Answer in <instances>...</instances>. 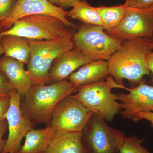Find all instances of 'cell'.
I'll return each mask as SVG.
<instances>
[{
    "label": "cell",
    "instance_id": "cell-1",
    "mask_svg": "<svg viewBox=\"0 0 153 153\" xmlns=\"http://www.w3.org/2000/svg\"><path fill=\"white\" fill-rule=\"evenodd\" d=\"M153 50L151 39L140 38L125 41L107 61L110 75L121 85H123L124 79L138 84L144 76L150 75L146 58Z\"/></svg>",
    "mask_w": 153,
    "mask_h": 153
},
{
    "label": "cell",
    "instance_id": "cell-2",
    "mask_svg": "<svg viewBox=\"0 0 153 153\" xmlns=\"http://www.w3.org/2000/svg\"><path fill=\"white\" fill-rule=\"evenodd\" d=\"M77 88L68 80L32 85L25 96L22 109L31 122L49 123L57 104L64 98L76 92Z\"/></svg>",
    "mask_w": 153,
    "mask_h": 153
},
{
    "label": "cell",
    "instance_id": "cell-3",
    "mask_svg": "<svg viewBox=\"0 0 153 153\" xmlns=\"http://www.w3.org/2000/svg\"><path fill=\"white\" fill-rule=\"evenodd\" d=\"M118 88L128 90V88L116 82L111 75L99 82L80 85L76 93L71 95L82 102L94 114L98 115L106 121H112L121 109L117 102V95L111 90Z\"/></svg>",
    "mask_w": 153,
    "mask_h": 153
},
{
    "label": "cell",
    "instance_id": "cell-4",
    "mask_svg": "<svg viewBox=\"0 0 153 153\" xmlns=\"http://www.w3.org/2000/svg\"><path fill=\"white\" fill-rule=\"evenodd\" d=\"M73 29L54 16L31 15L17 20L10 29L0 33V36L10 35L37 41L73 39Z\"/></svg>",
    "mask_w": 153,
    "mask_h": 153
},
{
    "label": "cell",
    "instance_id": "cell-5",
    "mask_svg": "<svg viewBox=\"0 0 153 153\" xmlns=\"http://www.w3.org/2000/svg\"><path fill=\"white\" fill-rule=\"evenodd\" d=\"M27 41L30 57L27 72L33 85L47 82L54 61L75 47L73 39L69 38Z\"/></svg>",
    "mask_w": 153,
    "mask_h": 153
},
{
    "label": "cell",
    "instance_id": "cell-6",
    "mask_svg": "<svg viewBox=\"0 0 153 153\" xmlns=\"http://www.w3.org/2000/svg\"><path fill=\"white\" fill-rule=\"evenodd\" d=\"M73 41L74 47L91 61H108L123 43L110 36L102 26L84 24L74 33Z\"/></svg>",
    "mask_w": 153,
    "mask_h": 153
},
{
    "label": "cell",
    "instance_id": "cell-7",
    "mask_svg": "<svg viewBox=\"0 0 153 153\" xmlns=\"http://www.w3.org/2000/svg\"><path fill=\"white\" fill-rule=\"evenodd\" d=\"M94 113L70 95L57 105L49 125L60 133L82 132Z\"/></svg>",
    "mask_w": 153,
    "mask_h": 153
},
{
    "label": "cell",
    "instance_id": "cell-8",
    "mask_svg": "<svg viewBox=\"0 0 153 153\" xmlns=\"http://www.w3.org/2000/svg\"><path fill=\"white\" fill-rule=\"evenodd\" d=\"M86 126V149L93 153H120L126 137L123 132L109 126L106 121L96 114Z\"/></svg>",
    "mask_w": 153,
    "mask_h": 153
},
{
    "label": "cell",
    "instance_id": "cell-9",
    "mask_svg": "<svg viewBox=\"0 0 153 153\" xmlns=\"http://www.w3.org/2000/svg\"><path fill=\"white\" fill-rule=\"evenodd\" d=\"M106 33L122 41L140 38L151 39L153 35V16L144 9L127 7L119 24Z\"/></svg>",
    "mask_w": 153,
    "mask_h": 153
},
{
    "label": "cell",
    "instance_id": "cell-10",
    "mask_svg": "<svg viewBox=\"0 0 153 153\" xmlns=\"http://www.w3.org/2000/svg\"><path fill=\"white\" fill-rule=\"evenodd\" d=\"M22 96L16 90L10 94V104L5 118L9 134L2 153H17L22 147V140L32 129V123L23 114L21 107Z\"/></svg>",
    "mask_w": 153,
    "mask_h": 153
},
{
    "label": "cell",
    "instance_id": "cell-11",
    "mask_svg": "<svg viewBox=\"0 0 153 153\" xmlns=\"http://www.w3.org/2000/svg\"><path fill=\"white\" fill-rule=\"evenodd\" d=\"M68 11L52 4L47 0H18L10 16L0 23L4 31L10 29L14 22L23 17L34 15H47L59 18L69 27L75 29L76 25L67 19Z\"/></svg>",
    "mask_w": 153,
    "mask_h": 153
},
{
    "label": "cell",
    "instance_id": "cell-12",
    "mask_svg": "<svg viewBox=\"0 0 153 153\" xmlns=\"http://www.w3.org/2000/svg\"><path fill=\"white\" fill-rule=\"evenodd\" d=\"M128 91V94H117L122 109L120 112L123 119L132 120L139 113L153 111V86L142 81Z\"/></svg>",
    "mask_w": 153,
    "mask_h": 153
},
{
    "label": "cell",
    "instance_id": "cell-13",
    "mask_svg": "<svg viewBox=\"0 0 153 153\" xmlns=\"http://www.w3.org/2000/svg\"><path fill=\"white\" fill-rule=\"evenodd\" d=\"M91 61L79 49L74 47L54 61L48 74L47 82L66 80L76 69Z\"/></svg>",
    "mask_w": 153,
    "mask_h": 153
},
{
    "label": "cell",
    "instance_id": "cell-14",
    "mask_svg": "<svg viewBox=\"0 0 153 153\" xmlns=\"http://www.w3.org/2000/svg\"><path fill=\"white\" fill-rule=\"evenodd\" d=\"M24 65L19 60L5 55L0 58V71L6 75L14 89L22 96H25L33 85Z\"/></svg>",
    "mask_w": 153,
    "mask_h": 153
},
{
    "label": "cell",
    "instance_id": "cell-15",
    "mask_svg": "<svg viewBox=\"0 0 153 153\" xmlns=\"http://www.w3.org/2000/svg\"><path fill=\"white\" fill-rule=\"evenodd\" d=\"M109 75L108 61L95 60L83 65L68 78L74 87L77 88L81 85L99 82Z\"/></svg>",
    "mask_w": 153,
    "mask_h": 153
},
{
    "label": "cell",
    "instance_id": "cell-16",
    "mask_svg": "<svg viewBox=\"0 0 153 153\" xmlns=\"http://www.w3.org/2000/svg\"><path fill=\"white\" fill-rule=\"evenodd\" d=\"M57 131L49 125L44 128L31 129L25 137L20 153H45Z\"/></svg>",
    "mask_w": 153,
    "mask_h": 153
},
{
    "label": "cell",
    "instance_id": "cell-17",
    "mask_svg": "<svg viewBox=\"0 0 153 153\" xmlns=\"http://www.w3.org/2000/svg\"><path fill=\"white\" fill-rule=\"evenodd\" d=\"M82 132H57L45 153H83L85 149Z\"/></svg>",
    "mask_w": 153,
    "mask_h": 153
},
{
    "label": "cell",
    "instance_id": "cell-18",
    "mask_svg": "<svg viewBox=\"0 0 153 153\" xmlns=\"http://www.w3.org/2000/svg\"><path fill=\"white\" fill-rule=\"evenodd\" d=\"M1 37L4 55L28 64L30 59V49L27 39L10 35Z\"/></svg>",
    "mask_w": 153,
    "mask_h": 153
},
{
    "label": "cell",
    "instance_id": "cell-19",
    "mask_svg": "<svg viewBox=\"0 0 153 153\" xmlns=\"http://www.w3.org/2000/svg\"><path fill=\"white\" fill-rule=\"evenodd\" d=\"M67 17L78 20L86 25L102 26V21L97 8L91 6L85 1L74 3Z\"/></svg>",
    "mask_w": 153,
    "mask_h": 153
},
{
    "label": "cell",
    "instance_id": "cell-20",
    "mask_svg": "<svg viewBox=\"0 0 153 153\" xmlns=\"http://www.w3.org/2000/svg\"><path fill=\"white\" fill-rule=\"evenodd\" d=\"M127 7L124 4L111 7H97L105 30L108 31L119 24L124 16Z\"/></svg>",
    "mask_w": 153,
    "mask_h": 153
},
{
    "label": "cell",
    "instance_id": "cell-21",
    "mask_svg": "<svg viewBox=\"0 0 153 153\" xmlns=\"http://www.w3.org/2000/svg\"><path fill=\"white\" fill-rule=\"evenodd\" d=\"M144 140V139H140L137 136H126L120 153H151L143 146Z\"/></svg>",
    "mask_w": 153,
    "mask_h": 153
},
{
    "label": "cell",
    "instance_id": "cell-22",
    "mask_svg": "<svg viewBox=\"0 0 153 153\" xmlns=\"http://www.w3.org/2000/svg\"><path fill=\"white\" fill-rule=\"evenodd\" d=\"M18 0H0V23L10 16Z\"/></svg>",
    "mask_w": 153,
    "mask_h": 153
},
{
    "label": "cell",
    "instance_id": "cell-23",
    "mask_svg": "<svg viewBox=\"0 0 153 153\" xmlns=\"http://www.w3.org/2000/svg\"><path fill=\"white\" fill-rule=\"evenodd\" d=\"M14 90L7 77L0 71V97L10 96Z\"/></svg>",
    "mask_w": 153,
    "mask_h": 153
},
{
    "label": "cell",
    "instance_id": "cell-24",
    "mask_svg": "<svg viewBox=\"0 0 153 153\" xmlns=\"http://www.w3.org/2000/svg\"><path fill=\"white\" fill-rule=\"evenodd\" d=\"M124 4L129 7L146 9L153 4V0H126Z\"/></svg>",
    "mask_w": 153,
    "mask_h": 153
},
{
    "label": "cell",
    "instance_id": "cell-25",
    "mask_svg": "<svg viewBox=\"0 0 153 153\" xmlns=\"http://www.w3.org/2000/svg\"><path fill=\"white\" fill-rule=\"evenodd\" d=\"M10 104V96L0 97V121L5 118Z\"/></svg>",
    "mask_w": 153,
    "mask_h": 153
},
{
    "label": "cell",
    "instance_id": "cell-26",
    "mask_svg": "<svg viewBox=\"0 0 153 153\" xmlns=\"http://www.w3.org/2000/svg\"><path fill=\"white\" fill-rule=\"evenodd\" d=\"M7 129V122L5 118L0 121V153L2 152L6 145L7 140H4L3 137Z\"/></svg>",
    "mask_w": 153,
    "mask_h": 153
},
{
    "label": "cell",
    "instance_id": "cell-27",
    "mask_svg": "<svg viewBox=\"0 0 153 153\" xmlns=\"http://www.w3.org/2000/svg\"><path fill=\"white\" fill-rule=\"evenodd\" d=\"M52 4L64 9L72 7L76 2L85 0H47Z\"/></svg>",
    "mask_w": 153,
    "mask_h": 153
},
{
    "label": "cell",
    "instance_id": "cell-28",
    "mask_svg": "<svg viewBox=\"0 0 153 153\" xmlns=\"http://www.w3.org/2000/svg\"><path fill=\"white\" fill-rule=\"evenodd\" d=\"M141 120H146L149 121L153 128V111L139 113L134 115L132 120L137 122Z\"/></svg>",
    "mask_w": 153,
    "mask_h": 153
},
{
    "label": "cell",
    "instance_id": "cell-29",
    "mask_svg": "<svg viewBox=\"0 0 153 153\" xmlns=\"http://www.w3.org/2000/svg\"><path fill=\"white\" fill-rule=\"evenodd\" d=\"M147 65L150 71H152L153 74V51L150 52L147 55L146 58Z\"/></svg>",
    "mask_w": 153,
    "mask_h": 153
},
{
    "label": "cell",
    "instance_id": "cell-30",
    "mask_svg": "<svg viewBox=\"0 0 153 153\" xmlns=\"http://www.w3.org/2000/svg\"><path fill=\"white\" fill-rule=\"evenodd\" d=\"M3 54H4V51L2 44V37L0 36V56H1Z\"/></svg>",
    "mask_w": 153,
    "mask_h": 153
},
{
    "label": "cell",
    "instance_id": "cell-31",
    "mask_svg": "<svg viewBox=\"0 0 153 153\" xmlns=\"http://www.w3.org/2000/svg\"><path fill=\"white\" fill-rule=\"evenodd\" d=\"M143 9H144L145 10L147 11L148 12H149L150 13L152 14L153 16V4L152 5L150 6L149 7L147 8Z\"/></svg>",
    "mask_w": 153,
    "mask_h": 153
},
{
    "label": "cell",
    "instance_id": "cell-32",
    "mask_svg": "<svg viewBox=\"0 0 153 153\" xmlns=\"http://www.w3.org/2000/svg\"><path fill=\"white\" fill-rule=\"evenodd\" d=\"M83 153H93L92 152H91L90 151L86 149H85V152H84Z\"/></svg>",
    "mask_w": 153,
    "mask_h": 153
},
{
    "label": "cell",
    "instance_id": "cell-33",
    "mask_svg": "<svg viewBox=\"0 0 153 153\" xmlns=\"http://www.w3.org/2000/svg\"><path fill=\"white\" fill-rule=\"evenodd\" d=\"M4 31V30H3L2 28H1V27H0V33H1V32H3Z\"/></svg>",
    "mask_w": 153,
    "mask_h": 153
},
{
    "label": "cell",
    "instance_id": "cell-34",
    "mask_svg": "<svg viewBox=\"0 0 153 153\" xmlns=\"http://www.w3.org/2000/svg\"><path fill=\"white\" fill-rule=\"evenodd\" d=\"M151 41H152V43L153 45V35L152 36V38L151 39Z\"/></svg>",
    "mask_w": 153,
    "mask_h": 153
},
{
    "label": "cell",
    "instance_id": "cell-35",
    "mask_svg": "<svg viewBox=\"0 0 153 153\" xmlns=\"http://www.w3.org/2000/svg\"><path fill=\"white\" fill-rule=\"evenodd\" d=\"M20 153V152H18L17 153Z\"/></svg>",
    "mask_w": 153,
    "mask_h": 153
}]
</instances>
